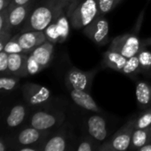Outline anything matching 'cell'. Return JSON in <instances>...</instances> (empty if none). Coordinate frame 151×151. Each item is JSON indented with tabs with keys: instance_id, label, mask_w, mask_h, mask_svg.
Masks as SVG:
<instances>
[{
	"instance_id": "5",
	"label": "cell",
	"mask_w": 151,
	"mask_h": 151,
	"mask_svg": "<svg viewBox=\"0 0 151 151\" xmlns=\"http://www.w3.org/2000/svg\"><path fill=\"white\" fill-rule=\"evenodd\" d=\"M65 114L60 111L40 110L35 111L29 119V127L49 131L51 128L59 127L65 120Z\"/></svg>"
},
{
	"instance_id": "30",
	"label": "cell",
	"mask_w": 151,
	"mask_h": 151,
	"mask_svg": "<svg viewBox=\"0 0 151 151\" xmlns=\"http://www.w3.org/2000/svg\"><path fill=\"white\" fill-rule=\"evenodd\" d=\"M8 31H11V28L8 19V9L5 8L4 10L0 12V33H4Z\"/></svg>"
},
{
	"instance_id": "40",
	"label": "cell",
	"mask_w": 151,
	"mask_h": 151,
	"mask_svg": "<svg viewBox=\"0 0 151 151\" xmlns=\"http://www.w3.org/2000/svg\"><path fill=\"white\" fill-rule=\"evenodd\" d=\"M6 149H7V148H6L4 142V140L1 139V141H0V151H5L6 150Z\"/></svg>"
},
{
	"instance_id": "25",
	"label": "cell",
	"mask_w": 151,
	"mask_h": 151,
	"mask_svg": "<svg viewBox=\"0 0 151 151\" xmlns=\"http://www.w3.org/2000/svg\"><path fill=\"white\" fill-rule=\"evenodd\" d=\"M19 81L18 76L16 77H7L2 76L0 78V89L4 92L12 91L16 88Z\"/></svg>"
},
{
	"instance_id": "18",
	"label": "cell",
	"mask_w": 151,
	"mask_h": 151,
	"mask_svg": "<svg viewBox=\"0 0 151 151\" xmlns=\"http://www.w3.org/2000/svg\"><path fill=\"white\" fill-rule=\"evenodd\" d=\"M67 138L64 133H58L41 146V151H65L68 150Z\"/></svg>"
},
{
	"instance_id": "6",
	"label": "cell",
	"mask_w": 151,
	"mask_h": 151,
	"mask_svg": "<svg viewBox=\"0 0 151 151\" xmlns=\"http://www.w3.org/2000/svg\"><path fill=\"white\" fill-rule=\"evenodd\" d=\"M98 69L82 71L76 67H71L65 75V85L68 88L80 89L90 93L93 81Z\"/></svg>"
},
{
	"instance_id": "39",
	"label": "cell",
	"mask_w": 151,
	"mask_h": 151,
	"mask_svg": "<svg viewBox=\"0 0 151 151\" xmlns=\"http://www.w3.org/2000/svg\"><path fill=\"white\" fill-rule=\"evenodd\" d=\"M139 151H151V142L150 143H147V144H145L144 146H142V147H141L139 150Z\"/></svg>"
},
{
	"instance_id": "16",
	"label": "cell",
	"mask_w": 151,
	"mask_h": 151,
	"mask_svg": "<svg viewBox=\"0 0 151 151\" xmlns=\"http://www.w3.org/2000/svg\"><path fill=\"white\" fill-rule=\"evenodd\" d=\"M127 61V58L123 56L121 53L114 50L108 49L103 54L102 65H104V67H107L118 72H121Z\"/></svg>"
},
{
	"instance_id": "14",
	"label": "cell",
	"mask_w": 151,
	"mask_h": 151,
	"mask_svg": "<svg viewBox=\"0 0 151 151\" xmlns=\"http://www.w3.org/2000/svg\"><path fill=\"white\" fill-rule=\"evenodd\" d=\"M8 9V19H9V25L11 30L13 27L20 26L23 22H25L31 12V6L29 4L18 5L14 7L7 6Z\"/></svg>"
},
{
	"instance_id": "19",
	"label": "cell",
	"mask_w": 151,
	"mask_h": 151,
	"mask_svg": "<svg viewBox=\"0 0 151 151\" xmlns=\"http://www.w3.org/2000/svg\"><path fill=\"white\" fill-rule=\"evenodd\" d=\"M27 107L23 104L14 105L6 118V124L9 127H16L19 126L27 117Z\"/></svg>"
},
{
	"instance_id": "27",
	"label": "cell",
	"mask_w": 151,
	"mask_h": 151,
	"mask_svg": "<svg viewBox=\"0 0 151 151\" xmlns=\"http://www.w3.org/2000/svg\"><path fill=\"white\" fill-rule=\"evenodd\" d=\"M47 41H50L53 43H57V42H60V35L59 32L58 30L57 25L55 23V21H53L52 23H50L44 30H43Z\"/></svg>"
},
{
	"instance_id": "29",
	"label": "cell",
	"mask_w": 151,
	"mask_h": 151,
	"mask_svg": "<svg viewBox=\"0 0 151 151\" xmlns=\"http://www.w3.org/2000/svg\"><path fill=\"white\" fill-rule=\"evenodd\" d=\"M42 70H43V68L37 62V60L32 55V53L28 54L27 60V74L28 75H35L38 73H40Z\"/></svg>"
},
{
	"instance_id": "8",
	"label": "cell",
	"mask_w": 151,
	"mask_h": 151,
	"mask_svg": "<svg viewBox=\"0 0 151 151\" xmlns=\"http://www.w3.org/2000/svg\"><path fill=\"white\" fill-rule=\"evenodd\" d=\"M23 98L31 106L42 105L51 97V91L45 86L32 82H26L21 87Z\"/></svg>"
},
{
	"instance_id": "9",
	"label": "cell",
	"mask_w": 151,
	"mask_h": 151,
	"mask_svg": "<svg viewBox=\"0 0 151 151\" xmlns=\"http://www.w3.org/2000/svg\"><path fill=\"white\" fill-rule=\"evenodd\" d=\"M17 38L26 54H30L36 47L47 41L43 31L20 32Z\"/></svg>"
},
{
	"instance_id": "23",
	"label": "cell",
	"mask_w": 151,
	"mask_h": 151,
	"mask_svg": "<svg viewBox=\"0 0 151 151\" xmlns=\"http://www.w3.org/2000/svg\"><path fill=\"white\" fill-rule=\"evenodd\" d=\"M138 58L140 61V65L142 68V73L146 75L151 76V51L147 50L146 47L141 48Z\"/></svg>"
},
{
	"instance_id": "4",
	"label": "cell",
	"mask_w": 151,
	"mask_h": 151,
	"mask_svg": "<svg viewBox=\"0 0 151 151\" xmlns=\"http://www.w3.org/2000/svg\"><path fill=\"white\" fill-rule=\"evenodd\" d=\"M98 15L97 0H83L71 12L70 22L74 29H81L89 25Z\"/></svg>"
},
{
	"instance_id": "28",
	"label": "cell",
	"mask_w": 151,
	"mask_h": 151,
	"mask_svg": "<svg viewBox=\"0 0 151 151\" xmlns=\"http://www.w3.org/2000/svg\"><path fill=\"white\" fill-rule=\"evenodd\" d=\"M18 35L12 36L5 44L4 50L7 52L8 54H12V53H25L24 50L22 49L21 45L19 44L18 41ZM26 54V53H25Z\"/></svg>"
},
{
	"instance_id": "42",
	"label": "cell",
	"mask_w": 151,
	"mask_h": 151,
	"mask_svg": "<svg viewBox=\"0 0 151 151\" xmlns=\"http://www.w3.org/2000/svg\"><path fill=\"white\" fill-rule=\"evenodd\" d=\"M11 2H12V0H11Z\"/></svg>"
},
{
	"instance_id": "17",
	"label": "cell",
	"mask_w": 151,
	"mask_h": 151,
	"mask_svg": "<svg viewBox=\"0 0 151 151\" xmlns=\"http://www.w3.org/2000/svg\"><path fill=\"white\" fill-rule=\"evenodd\" d=\"M135 97L138 106L145 110L151 107V85L146 81H139L136 82Z\"/></svg>"
},
{
	"instance_id": "13",
	"label": "cell",
	"mask_w": 151,
	"mask_h": 151,
	"mask_svg": "<svg viewBox=\"0 0 151 151\" xmlns=\"http://www.w3.org/2000/svg\"><path fill=\"white\" fill-rule=\"evenodd\" d=\"M28 54L12 53L9 54L8 73L18 77L28 76L27 71V60Z\"/></svg>"
},
{
	"instance_id": "12",
	"label": "cell",
	"mask_w": 151,
	"mask_h": 151,
	"mask_svg": "<svg viewBox=\"0 0 151 151\" xmlns=\"http://www.w3.org/2000/svg\"><path fill=\"white\" fill-rule=\"evenodd\" d=\"M70 96L73 102L79 107L95 113H102V109L97 105L96 101L88 92L80 89H71Z\"/></svg>"
},
{
	"instance_id": "24",
	"label": "cell",
	"mask_w": 151,
	"mask_h": 151,
	"mask_svg": "<svg viewBox=\"0 0 151 151\" xmlns=\"http://www.w3.org/2000/svg\"><path fill=\"white\" fill-rule=\"evenodd\" d=\"M151 125V107L145 109L139 117L136 118L135 129L148 128Z\"/></svg>"
},
{
	"instance_id": "21",
	"label": "cell",
	"mask_w": 151,
	"mask_h": 151,
	"mask_svg": "<svg viewBox=\"0 0 151 151\" xmlns=\"http://www.w3.org/2000/svg\"><path fill=\"white\" fill-rule=\"evenodd\" d=\"M65 9L54 20L57 25L59 35H60V42L59 43L65 42L70 34V24H71L70 16L67 12V10H65Z\"/></svg>"
},
{
	"instance_id": "36",
	"label": "cell",
	"mask_w": 151,
	"mask_h": 151,
	"mask_svg": "<svg viewBox=\"0 0 151 151\" xmlns=\"http://www.w3.org/2000/svg\"><path fill=\"white\" fill-rule=\"evenodd\" d=\"M31 2V0H12V2L10 3L9 6L11 7H14V6H18V5H23V4H27Z\"/></svg>"
},
{
	"instance_id": "15",
	"label": "cell",
	"mask_w": 151,
	"mask_h": 151,
	"mask_svg": "<svg viewBox=\"0 0 151 151\" xmlns=\"http://www.w3.org/2000/svg\"><path fill=\"white\" fill-rule=\"evenodd\" d=\"M31 53L44 69L52 61L54 54V43L50 41H46L36 47Z\"/></svg>"
},
{
	"instance_id": "38",
	"label": "cell",
	"mask_w": 151,
	"mask_h": 151,
	"mask_svg": "<svg viewBox=\"0 0 151 151\" xmlns=\"http://www.w3.org/2000/svg\"><path fill=\"white\" fill-rule=\"evenodd\" d=\"M142 47H148V46H151V36L149 38L143 39L142 40Z\"/></svg>"
},
{
	"instance_id": "31",
	"label": "cell",
	"mask_w": 151,
	"mask_h": 151,
	"mask_svg": "<svg viewBox=\"0 0 151 151\" xmlns=\"http://www.w3.org/2000/svg\"><path fill=\"white\" fill-rule=\"evenodd\" d=\"M8 62H9V54L4 50L0 52V71L4 73H8Z\"/></svg>"
},
{
	"instance_id": "41",
	"label": "cell",
	"mask_w": 151,
	"mask_h": 151,
	"mask_svg": "<svg viewBox=\"0 0 151 151\" xmlns=\"http://www.w3.org/2000/svg\"><path fill=\"white\" fill-rule=\"evenodd\" d=\"M150 133H151V125H150Z\"/></svg>"
},
{
	"instance_id": "3",
	"label": "cell",
	"mask_w": 151,
	"mask_h": 151,
	"mask_svg": "<svg viewBox=\"0 0 151 151\" xmlns=\"http://www.w3.org/2000/svg\"><path fill=\"white\" fill-rule=\"evenodd\" d=\"M136 118L130 119L106 142L97 147L98 151H124L129 149L133 133L135 129Z\"/></svg>"
},
{
	"instance_id": "2",
	"label": "cell",
	"mask_w": 151,
	"mask_h": 151,
	"mask_svg": "<svg viewBox=\"0 0 151 151\" xmlns=\"http://www.w3.org/2000/svg\"><path fill=\"white\" fill-rule=\"evenodd\" d=\"M143 16L144 10L139 16L137 23L134 27V30L131 33H126L114 37L111 42L109 49L121 53L127 58L137 55L142 48V41L140 40L138 34L142 26Z\"/></svg>"
},
{
	"instance_id": "32",
	"label": "cell",
	"mask_w": 151,
	"mask_h": 151,
	"mask_svg": "<svg viewBox=\"0 0 151 151\" xmlns=\"http://www.w3.org/2000/svg\"><path fill=\"white\" fill-rule=\"evenodd\" d=\"M97 147H94L93 142L90 140H83L77 148V151H92L96 150Z\"/></svg>"
},
{
	"instance_id": "34",
	"label": "cell",
	"mask_w": 151,
	"mask_h": 151,
	"mask_svg": "<svg viewBox=\"0 0 151 151\" xmlns=\"http://www.w3.org/2000/svg\"><path fill=\"white\" fill-rule=\"evenodd\" d=\"M19 151H41V146L39 145H24L18 148Z\"/></svg>"
},
{
	"instance_id": "20",
	"label": "cell",
	"mask_w": 151,
	"mask_h": 151,
	"mask_svg": "<svg viewBox=\"0 0 151 151\" xmlns=\"http://www.w3.org/2000/svg\"><path fill=\"white\" fill-rule=\"evenodd\" d=\"M151 142V133L150 127L148 128H142V129H134L132 139H131V144L129 149L134 150H139L141 147L144 146L147 143Z\"/></svg>"
},
{
	"instance_id": "35",
	"label": "cell",
	"mask_w": 151,
	"mask_h": 151,
	"mask_svg": "<svg viewBox=\"0 0 151 151\" xmlns=\"http://www.w3.org/2000/svg\"><path fill=\"white\" fill-rule=\"evenodd\" d=\"M61 1H63V2H65V4H68V6H69L68 7V13L70 15L71 12L79 4V3H80L81 0H61Z\"/></svg>"
},
{
	"instance_id": "7",
	"label": "cell",
	"mask_w": 151,
	"mask_h": 151,
	"mask_svg": "<svg viewBox=\"0 0 151 151\" xmlns=\"http://www.w3.org/2000/svg\"><path fill=\"white\" fill-rule=\"evenodd\" d=\"M83 34L98 46L109 42V22L104 15H98L89 25L83 28Z\"/></svg>"
},
{
	"instance_id": "1",
	"label": "cell",
	"mask_w": 151,
	"mask_h": 151,
	"mask_svg": "<svg viewBox=\"0 0 151 151\" xmlns=\"http://www.w3.org/2000/svg\"><path fill=\"white\" fill-rule=\"evenodd\" d=\"M66 7L68 4L61 0H43L41 5L31 11L21 32L43 31Z\"/></svg>"
},
{
	"instance_id": "11",
	"label": "cell",
	"mask_w": 151,
	"mask_h": 151,
	"mask_svg": "<svg viewBox=\"0 0 151 151\" xmlns=\"http://www.w3.org/2000/svg\"><path fill=\"white\" fill-rule=\"evenodd\" d=\"M49 134L48 131L40 130L32 127H27L19 133L17 136V141L19 145H39L45 142L47 135Z\"/></svg>"
},
{
	"instance_id": "10",
	"label": "cell",
	"mask_w": 151,
	"mask_h": 151,
	"mask_svg": "<svg viewBox=\"0 0 151 151\" xmlns=\"http://www.w3.org/2000/svg\"><path fill=\"white\" fill-rule=\"evenodd\" d=\"M91 115L87 119V129L90 137L96 142H103L107 137V127L105 119L99 115Z\"/></svg>"
},
{
	"instance_id": "26",
	"label": "cell",
	"mask_w": 151,
	"mask_h": 151,
	"mask_svg": "<svg viewBox=\"0 0 151 151\" xmlns=\"http://www.w3.org/2000/svg\"><path fill=\"white\" fill-rule=\"evenodd\" d=\"M122 0H97L99 15H104L113 11Z\"/></svg>"
},
{
	"instance_id": "37",
	"label": "cell",
	"mask_w": 151,
	"mask_h": 151,
	"mask_svg": "<svg viewBox=\"0 0 151 151\" xmlns=\"http://www.w3.org/2000/svg\"><path fill=\"white\" fill-rule=\"evenodd\" d=\"M11 3V0H0V12L4 10Z\"/></svg>"
},
{
	"instance_id": "22",
	"label": "cell",
	"mask_w": 151,
	"mask_h": 151,
	"mask_svg": "<svg viewBox=\"0 0 151 151\" xmlns=\"http://www.w3.org/2000/svg\"><path fill=\"white\" fill-rule=\"evenodd\" d=\"M121 73L127 76L134 77L135 75H138L142 73V68L140 65V61L138 58V54L127 58V61L123 67Z\"/></svg>"
},
{
	"instance_id": "33",
	"label": "cell",
	"mask_w": 151,
	"mask_h": 151,
	"mask_svg": "<svg viewBox=\"0 0 151 151\" xmlns=\"http://www.w3.org/2000/svg\"><path fill=\"white\" fill-rule=\"evenodd\" d=\"M12 34L11 31L8 32H4V33H0V52L4 50L5 44L7 43V42L12 38Z\"/></svg>"
}]
</instances>
